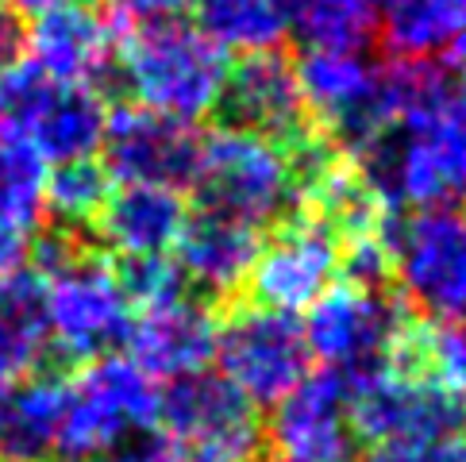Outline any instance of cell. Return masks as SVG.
<instances>
[{
	"mask_svg": "<svg viewBox=\"0 0 466 462\" xmlns=\"http://www.w3.org/2000/svg\"><path fill=\"white\" fill-rule=\"evenodd\" d=\"M351 158V155H347ZM386 208H447L466 201V81L443 62L416 65L397 124L355 155Z\"/></svg>",
	"mask_w": 466,
	"mask_h": 462,
	"instance_id": "cell-1",
	"label": "cell"
},
{
	"mask_svg": "<svg viewBox=\"0 0 466 462\" xmlns=\"http://www.w3.org/2000/svg\"><path fill=\"white\" fill-rule=\"evenodd\" d=\"M35 270L43 277L46 332L58 355L74 362H93L116 355L131 336V308L124 282L112 262L89 251L74 231H51L35 243Z\"/></svg>",
	"mask_w": 466,
	"mask_h": 462,
	"instance_id": "cell-2",
	"label": "cell"
},
{
	"mask_svg": "<svg viewBox=\"0 0 466 462\" xmlns=\"http://www.w3.org/2000/svg\"><path fill=\"white\" fill-rule=\"evenodd\" d=\"M120 77L139 108L197 124L220 108L231 62L197 24L177 15L139 20L116 31Z\"/></svg>",
	"mask_w": 466,
	"mask_h": 462,
	"instance_id": "cell-3",
	"label": "cell"
},
{
	"mask_svg": "<svg viewBox=\"0 0 466 462\" xmlns=\"http://www.w3.org/2000/svg\"><path fill=\"white\" fill-rule=\"evenodd\" d=\"M162 393L131 355H105L81 362L74 382H66V412L58 432V455L66 462H96L127 447L131 439L158 427Z\"/></svg>",
	"mask_w": 466,
	"mask_h": 462,
	"instance_id": "cell-4",
	"label": "cell"
},
{
	"mask_svg": "<svg viewBox=\"0 0 466 462\" xmlns=\"http://www.w3.org/2000/svg\"><path fill=\"white\" fill-rule=\"evenodd\" d=\"M390 277L424 324H466V208H416L390 220Z\"/></svg>",
	"mask_w": 466,
	"mask_h": 462,
	"instance_id": "cell-5",
	"label": "cell"
},
{
	"mask_svg": "<svg viewBox=\"0 0 466 462\" xmlns=\"http://www.w3.org/2000/svg\"><path fill=\"white\" fill-rule=\"evenodd\" d=\"M193 186L205 208L255 227L289 216V208L297 205L289 146L228 124L216 127L212 136H201V162H197Z\"/></svg>",
	"mask_w": 466,
	"mask_h": 462,
	"instance_id": "cell-6",
	"label": "cell"
},
{
	"mask_svg": "<svg viewBox=\"0 0 466 462\" xmlns=\"http://www.w3.org/2000/svg\"><path fill=\"white\" fill-rule=\"evenodd\" d=\"M105 127L108 108L93 85L46 81L27 62L0 81V136H20L46 166L93 158L105 143Z\"/></svg>",
	"mask_w": 466,
	"mask_h": 462,
	"instance_id": "cell-7",
	"label": "cell"
},
{
	"mask_svg": "<svg viewBox=\"0 0 466 462\" xmlns=\"http://www.w3.org/2000/svg\"><path fill=\"white\" fill-rule=\"evenodd\" d=\"M216 362L255 408L278 405L309 377V343L305 327L289 312L262 305H239L220 320L216 332Z\"/></svg>",
	"mask_w": 466,
	"mask_h": 462,
	"instance_id": "cell-8",
	"label": "cell"
},
{
	"mask_svg": "<svg viewBox=\"0 0 466 462\" xmlns=\"http://www.w3.org/2000/svg\"><path fill=\"white\" fill-rule=\"evenodd\" d=\"M158 424L174 447L193 458L251 462L262 451L258 408L220 374H189L166 386Z\"/></svg>",
	"mask_w": 466,
	"mask_h": 462,
	"instance_id": "cell-9",
	"label": "cell"
},
{
	"mask_svg": "<svg viewBox=\"0 0 466 462\" xmlns=\"http://www.w3.org/2000/svg\"><path fill=\"white\" fill-rule=\"evenodd\" d=\"M351 382V427L359 443H393V439H420L459 432L462 405L455 393L431 382L420 370H405L393 362H381L362 374H347Z\"/></svg>",
	"mask_w": 466,
	"mask_h": 462,
	"instance_id": "cell-10",
	"label": "cell"
},
{
	"mask_svg": "<svg viewBox=\"0 0 466 462\" xmlns=\"http://www.w3.org/2000/svg\"><path fill=\"white\" fill-rule=\"evenodd\" d=\"M409 324V312L386 289H366L355 282L331 286L309 308L305 343L309 355L320 358L328 370L362 374L390 362L397 339Z\"/></svg>",
	"mask_w": 466,
	"mask_h": 462,
	"instance_id": "cell-11",
	"label": "cell"
},
{
	"mask_svg": "<svg viewBox=\"0 0 466 462\" xmlns=\"http://www.w3.org/2000/svg\"><path fill=\"white\" fill-rule=\"evenodd\" d=\"M339 270H343L339 236L316 212L297 208L270 236V243H262L255 270L247 277L251 305L297 316V312L312 308L336 286Z\"/></svg>",
	"mask_w": 466,
	"mask_h": 462,
	"instance_id": "cell-12",
	"label": "cell"
},
{
	"mask_svg": "<svg viewBox=\"0 0 466 462\" xmlns=\"http://www.w3.org/2000/svg\"><path fill=\"white\" fill-rule=\"evenodd\" d=\"M351 382L339 370H312L289 397L274 405L262 427L270 462H359V436L351 427Z\"/></svg>",
	"mask_w": 466,
	"mask_h": 462,
	"instance_id": "cell-13",
	"label": "cell"
},
{
	"mask_svg": "<svg viewBox=\"0 0 466 462\" xmlns=\"http://www.w3.org/2000/svg\"><path fill=\"white\" fill-rule=\"evenodd\" d=\"M101 151L108 177L120 186H162L181 193L197 177L201 136L193 124H181L174 116L127 105L108 112Z\"/></svg>",
	"mask_w": 466,
	"mask_h": 462,
	"instance_id": "cell-14",
	"label": "cell"
},
{
	"mask_svg": "<svg viewBox=\"0 0 466 462\" xmlns=\"http://www.w3.org/2000/svg\"><path fill=\"white\" fill-rule=\"evenodd\" d=\"M216 112L224 116L228 127L255 131L281 146L301 143L316 131L301 96V81H297V65L278 51L243 55L231 65Z\"/></svg>",
	"mask_w": 466,
	"mask_h": 462,
	"instance_id": "cell-15",
	"label": "cell"
},
{
	"mask_svg": "<svg viewBox=\"0 0 466 462\" xmlns=\"http://www.w3.org/2000/svg\"><path fill=\"white\" fill-rule=\"evenodd\" d=\"M24 55L27 65L46 81L62 85H93L108 74L116 55V27L108 12L74 0L35 15V24L24 27Z\"/></svg>",
	"mask_w": 466,
	"mask_h": 462,
	"instance_id": "cell-16",
	"label": "cell"
},
{
	"mask_svg": "<svg viewBox=\"0 0 466 462\" xmlns=\"http://www.w3.org/2000/svg\"><path fill=\"white\" fill-rule=\"evenodd\" d=\"M216 332H220V316L208 308V301L181 293L166 305L143 308L131 320V362L155 382L201 374L216 358Z\"/></svg>",
	"mask_w": 466,
	"mask_h": 462,
	"instance_id": "cell-17",
	"label": "cell"
},
{
	"mask_svg": "<svg viewBox=\"0 0 466 462\" xmlns=\"http://www.w3.org/2000/svg\"><path fill=\"white\" fill-rule=\"evenodd\" d=\"M174 251L186 286L220 301V296H231L247 286L262 251V227L201 208L186 220Z\"/></svg>",
	"mask_w": 466,
	"mask_h": 462,
	"instance_id": "cell-18",
	"label": "cell"
},
{
	"mask_svg": "<svg viewBox=\"0 0 466 462\" xmlns=\"http://www.w3.org/2000/svg\"><path fill=\"white\" fill-rule=\"evenodd\" d=\"M189 212L177 189L162 186H120L108 193L105 208L96 212V236L124 262L131 258H162L186 227Z\"/></svg>",
	"mask_w": 466,
	"mask_h": 462,
	"instance_id": "cell-19",
	"label": "cell"
},
{
	"mask_svg": "<svg viewBox=\"0 0 466 462\" xmlns=\"http://www.w3.org/2000/svg\"><path fill=\"white\" fill-rule=\"evenodd\" d=\"M46 162L20 136H0V277L24 270L46 220Z\"/></svg>",
	"mask_w": 466,
	"mask_h": 462,
	"instance_id": "cell-20",
	"label": "cell"
},
{
	"mask_svg": "<svg viewBox=\"0 0 466 462\" xmlns=\"http://www.w3.org/2000/svg\"><path fill=\"white\" fill-rule=\"evenodd\" d=\"M66 382L27 377L0 389V462H46L58 455Z\"/></svg>",
	"mask_w": 466,
	"mask_h": 462,
	"instance_id": "cell-21",
	"label": "cell"
},
{
	"mask_svg": "<svg viewBox=\"0 0 466 462\" xmlns=\"http://www.w3.org/2000/svg\"><path fill=\"white\" fill-rule=\"evenodd\" d=\"M51 351L43 305V277L35 270H15L0 277V389L35 377Z\"/></svg>",
	"mask_w": 466,
	"mask_h": 462,
	"instance_id": "cell-22",
	"label": "cell"
},
{
	"mask_svg": "<svg viewBox=\"0 0 466 462\" xmlns=\"http://www.w3.org/2000/svg\"><path fill=\"white\" fill-rule=\"evenodd\" d=\"M378 31L390 58L436 62L466 31V0H381Z\"/></svg>",
	"mask_w": 466,
	"mask_h": 462,
	"instance_id": "cell-23",
	"label": "cell"
},
{
	"mask_svg": "<svg viewBox=\"0 0 466 462\" xmlns=\"http://www.w3.org/2000/svg\"><path fill=\"white\" fill-rule=\"evenodd\" d=\"M197 27L220 46V51L262 55L278 51L289 35V15L281 0H193Z\"/></svg>",
	"mask_w": 466,
	"mask_h": 462,
	"instance_id": "cell-24",
	"label": "cell"
},
{
	"mask_svg": "<svg viewBox=\"0 0 466 462\" xmlns=\"http://www.w3.org/2000/svg\"><path fill=\"white\" fill-rule=\"evenodd\" d=\"M281 8L289 15V31L309 46L359 51L378 31L381 0H281Z\"/></svg>",
	"mask_w": 466,
	"mask_h": 462,
	"instance_id": "cell-25",
	"label": "cell"
},
{
	"mask_svg": "<svg viewBox=\"0 0 466 462\" xmlns=\"http://www.w3.org/2000/svg\"><path fill=\"white\" fill-rule=\"evenodd\" d=\"M108 193H112V177L101 162H93V158L62 162V166L46 174V212H51L66 231L93 224L96 212L105 208Z\"/></svg>",
	"mask_w": 466,
	"mask_h": 462,
	"instance_id": "cell-26",
	"label": "cell"
},
{
	"mask_svg": "<svg viewBox=\"0 0 466 462\" xmlns=\"http://www.w3.org/2000/svg\"><path fill=\"white\" fill-rule=\"evenodd\" d=\"M412 362L416 370L440 382L447 393L466 397V324H424L412 320Z\"/></svg>",
	"mask_w": 466,
	"mask_h": 462,
	"instance_id": "cell-27",
	"label": "cell"
},
{
	"mask_svg": "<svg viewBox=\"0 0 466 462\" xmlns=\"http://www.w3.org/2000/svg\"><path fill=\"white\" fill-rule=\"evenodd\" d=\"M116 274H120L131 308H139V312L155 308V305H166V301H174V296L186 293V277H181L177 262L170 255H162V258H131Z\"/></svg>",
	"mask_w": 466,
	"mask_h": 462,
	"instance_id": "cell-28",
	"label": "cell"
},
{
	"mask_svg": "<svg viewBox=\"0 0 466 462\" xmlns=\"http://www.w3.org/2000/svg\"><path fill=\"white\" fill-rule=\"evenodd\" d=\"M366 462H466V436L443 432V436L378 443V447L366 455Z\"/></svg>",
	"mask_w": 466,
	"mask_h": 462,
	"instance_id": "cell-29",
	"label": "cell"
},
{
	"mask_svg": "<svg viewBox=\"0 0 466 462\" xmlns=\"http://www.w3.org/2000/svg\"><path fill=\"white\" fill-rule=\"evenodd\" d=\"M189 5L193 0H112L108 20L116 31H124L127 24H139V20H166V15H177Z\"/></svg>",
	"mask_w": 466,
	"mask_h": 462,
	"instance_id": "cell-30",
	"label": "cell"
},
{
	"mask_svg": "<svg viewBox=\"0 0 466 462\" xmlns=\"http://www.w3.org/2000/svg\"><path fill=\"white\" fill-rule=\"evenodd\" d=\"M96 462H181L177 447L170 439H162V436H139V439H131L127 447L120 451H112L105 458H96Z\"/></svg>",
	"mask_w": 466,
	"mask_h": 462,
	"instance_id": "cell-31",
	"label": "cell"
},
{
	"mask_svg": "<svg viewBox=\"0 0 466 462\" xmlns=\"http://www.w3.org/2000/svg\"><path fill=\"white\" fill-rule=\"evenodd\" d=\"M15 65H24V24L15 12L0 8V81H5Z\"/></svg>",
	"mask_w": 466,
	"mask_h": 462,
	"instance_id": "cell-32",
	"label": "cell"
},
{
	"mask_svg": "<svg viewBox=\"0 0 466 462\" xmlns=\"http://www.w3.org/2000/svg\"><path fill=\"white\" fill-rule=\"evenodd\" d=\"M62 5H74V0H0V8H8V12H27V15H43V12H51V8H62Z\"/></svg>",
	"mask_w": 466,
	"mask_h": 462,
	"instance_id": "cell-33",
	"label": "cell"
},
{
	"mask_svg": "<svg viewBox=\"0 0 466 462\" xmlns=\"http://www.w3.org/2000/svg\"><path fill=\"white\" fill-rule=\"evenodd\" d=\"M443 65H447V70H451L459 81H466V31H462V35H459L451 46H447Z\"/></svg>",
	"mask_w": 466,
	"mask_h": 462,
	"instance_id": "cell-34",
	"label": "cell"
},
{
	"mask_svg": "<svg viewBox=\"0 0 466 462\" xmlns=\"http://www.w3.org/2000/svg\"><path fill=\"white\" fill-rule=\"evenodd\" d=\"M189 462H220V458H189Z\"/></svg>",
	"mask_w": 466,
	"mask_h": 462,
	"instance_id": "cell-35",
	"label": "cell"
}]
</instances>
